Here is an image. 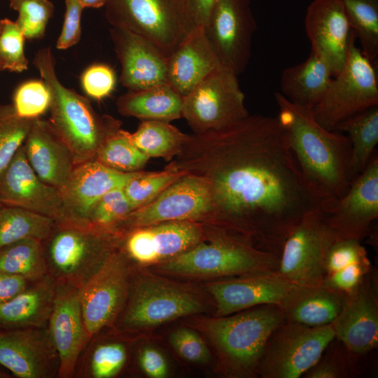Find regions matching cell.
<instances>
[{
  "label": "cell",
  "instance_id": "cell-25",
  "mask_svg": "<svg viewBox=\"0 0 378 378\" xmlns=\"http://www.w3.org/2000/svg\"><path fill=\"white\" fill-rule=\"evenodd\" d=\"M335 337L351 352L364 354L378 344V303L368 276L349 295L347 302L332 323Z\"/></svg>",
  "mask_w": 378,
  "mask_h": 378
},
{
  "label": "cell",
  "instance_id": "cell-22",
  "mask_svg": "<svg viewBox=\"0 0 378 378\" xmlns=\"http://www.w3.org/2000/svg\"><path fill=\"white\" fill-rule=\"evenodd\" d=\"M304 27L312 51L336 76L344 65L355 36L342 0H314L307 8Z\"/></svg>",
  "mask_w": 378,
  "mask_h": 378
},
{
  "label": "cell",
  "instance_id": "cell-34",
  "mask_svg": "<svg viewBox=\"0 0 378 378\" xmlns=\"http://www.w3.org/2000/svg\"><path fill=\"white\" fill-rule=\"evenodd\" d=\"M188 135L169 122L142 120L136 130L130 132L132 143L150 158H161L167 161L181 151Z\"/></svg>",
  "mask_w": 378,
  "mask_h": 378
},
{
  "label": "cell",
  "instance_id": "cell-53",
  "mask_svg": "<svg viewBox=\"0 0 378 378\" xmlns=\"http://www.w3.org/2000/svg\"><path fill=\"white\" fill-rule=\"evenodd\" d=\"M215 0H190L197 25L205 27Z\"/></svg>",
  "mask_w": 378,
  "mask_h": 378
},
{
  "label": "cell",
  "instance_id": "cell-21",
  "mask_svg": "<svg viewBox=\"0 0 378 378\" xmlns=\"http://www.w3.org/2000/svg\"><path fill=\"white\" fill-rule=\"evenodd\" d=\"M48 328L59 360L57 378L75 377L80 358L91 339L83 321L80 289L57 283Z\"/></svg>",
  "mask_w": 378,
  "mask_h": 378
},
{
  "label": "cell",
  "instance_id": "cell-3",
  "mask_svg": "<svg viewBox=\"0 0 378 378\" xmlns=\"http://www.w3.org/2000/svg\"><path fill=\"white\" fill-rule=\"evenodd\" d=\"M33 64L50 92L48 121L71 150L76 165L94 161L105 139L120 129V121L98 113L87 97L60 82L50 47L36 52Z\"/></svg>",
  "mask_w": 378,
  "mask_h": 378
},
{
  "label": "cell",
  "instance_id": "cell-10",
  "mask_svg": "<svg viewBox=\"0 0 378 378\" xmlns=\"http://www.w3.org/2000/svg\"><path fill=\"white\" fill-rule=\"evenodd\" d=\"M248 115L238 76L223 65L183 97L182 118L194 134L226 127Z\"/></svg>",
  "mask_w": 378,
  "mask_h": 378
},
{
  "label": "cell",
  "instance_id": "cell-35",
  "mask_svg": "<svg viewBox=\"0 0 378 378\" xmlns=\"http://www.w3.org/2000/svg\"><path fill=\"white\" fill-rule=\"evenodd\" d=\"M54 223L48 217L0 203V248L24 239L42 241Z\"/></svg>",
  "mask_w": 378,
  "mask_h": 378
},
{
  "label": "cell",
  "instance_id": "cell-13",
  "mask_svg": "<svg viewBox=\"0 0 378 378\" xmlns=\"http://www.w3.org/2000/svg\"><path fill=\"white\" fill-rule=\"evenodd\" d=\"M202 310L200 302L182 288L158 280L138 279L132 281L127 301L116 321L120 330L132 331Z\"/></svg>",
  "mask_w": 378,
  "mask_h": 378
},
{
  "label": "cell",
  "instance_id": "cell-12",
  "mask_svg": "<svg viewBox=\"0 0 378 378\" xmlns=\"http://www.w3.org/2000/svg\"><path fill=\"white\" fill-rule=\"evenodd\" d=\"M214 202L211 190L200 177L186 173L147 204L132 211L113 231L125 232L153 224L211 217Z\"/></svg>",
  "mask_w": 378,
  "mask_h": 378
},
{
  "label": "cell",
  "instance_id": "cell-2",
  "mask_svg": "<svg viewBox=\"0 0 378 378\" xmlns=\"http://www.w3.org/2000/svg\"><path fill=\"white\" fill-rule=\"evenodd\" d=\"M274 99L279 108L277 118L299 167L328 210L353 181L350 140L340 132L322 127L312 108L290 102L279 92H274Z\"/></svg>",
  "mask_w": 378,
  "mask_h": 378
},
{
  "label": "cell",
  "instance_id": "cell-17",
  "mask_svg": "<svg viewBox=\"0 0 378 378\" xmlns=\"http://www.w3.org/2000/svg\"><path fill=\"white\" fill-rule=\"evenodd\" d=\"M325 214L337 239L360 241L367 236L371 223L378 216V157L375 153L346 192Z\"/></svg>",
  "mask_w": 378,
  "mask_h": 378
},
{
  "label": "cell",
  "instance_id": "cell-14",
  "mask_svg": "<svg viewBox=\"0 0 378 378\" xmlns=\"http://www.w3.org/2000/svg\"><path fill=\"white\" fill-rule=\"evenodd\" d=\"M131 263L118 248L80 289L84 323L90 337L113 326L129 295Z\"/></svg>",
  "mask_w": 378,
  "mask_h": 378
},
{
  "label": "cell",
  "instance_id": "cell-39",
  "mask_svg": "<svg viewBox=\"0 0 378 378\" xmlns=\"http://www.w3.org/2000/svg\"><path fill=\"white\" fill-rule=\"evenodd\" d=\"M185 174L171 164L164 170L158 172L139 171L126 183L123 190L134 210L154 200Z\"/></svg>",
  "mask_w": 378,
  "mask_h": 378
},
{
  "label": "cell",
  "instance_id": "cell-1",
  "mask_svg": "<svg viewBox=\"0 0 378 378\" xmlns=\"http://www.w3.org/2000/svg\"><path fill=\"white\" fill-rule=\"evenodd\" d=\"M171 164L207 183L212 218L277 255L302 216L325 206L277 117L249 114L226 127L188 135Z\"/></svg>",
  "mask_w": 378,
  "mask_h": 378
},
{
  "label": "cell",
  "instance_id": "cell-41",
  "mask_svg": "<svg viewBox=\"0 0 378 378\" xmlns=\"http://www.w3.org/2000/svg\"><path fill=\"white\" fill-rule=\"evenodd\" d=\"M132 210L123 188H115L104 194L90 207L86 221L92 227L113 231Z\"/></svg>",
  "mask_w": 378,
  "mask_h": 378
},
{
  "label": "cell",
  "instance_id": "cell-44",
  "mask_svg": "<svg viewBox=\"0 0 378 378\" xmlns=\"http://www.w3.org/2000/svg\"><path fill=\"white\" fill-rule=\"evenodd\" d=\"M50 95L43 80H29L15 91L12 104L17 114L22 118H41L49 110Z\"/></svg>",
  "mask_w": 378,
  "mask_h": 378
},
{
  "label": "cell",
  "instance_id": "cell-37",
  "mask_svg": "<svg viewBox=\"0 0 378 378\" xmlns=\"http://www.w3.org/2000/svg\"><path fill=\"white\" fill-rule=\"evenodd\" d=\"M149 159L132 143L130 132L120 128L105 139L94 160L113 170L132 173L141 171Z\"/></svg>",
  "mask_w": 378,
  "mask_h": 378
},
{
  "label": "cell",
  "instance_id": "cell-49",
  "mask_svg": "<svg viewBox=\"0 0 378 378\" xmlns=\"http://www.w3.org/2000/svg\"><path fill=\"white\" fill-rule=\"evenodd\" d=\"M369 269V260L349 265L327 275L324 284L335 290L351 293L358 287Z\"/></svg>",
  "mask_w": 378,
  "mask_h": 378
},
{
  "label": "cell",
  "instance_id": "cell-46",
  "mask_svg": "<svg viewBox=\"0 0 378 378\" xmlns=\"http://www.w3.org/2000/svg\"><path fill=\"white\" fill-rule=\"evenodd\" d=\"M170 343L177 354L186 360L206 363L210 354L203 340L194 331L178 328L172 333Z\"/></svg>",
  "mask_w": 378,
  "mask_h": 378
},
{
  "label": "cell",
  "instance_id": "cell-19",
  "mask_svg": "<svg viewBox=\"0 0 378 378\" xmlns=\"http://www.w3.org/2000/svg\"><path fill=\"white\" fill-rule=\"evenodd\" d=\"M202 230L194 221H170L121 233L119 248L130 262L148 265L165 261L200 241Z\"/></svg>",
  "mask_w": 378,
  "mask_h": 378
},
{
  "label": "cell",
  "instance_id": "cell-36",
  "mask_svg": "<svg viewBox=\"0 0 378 378\" xmlns=\"http://www.w3.org/2000/svg\"><path fill=\"white\" fill-rule=\"evenodd\" d=\"M0 272L31 281L46 276L47 270L41 241L24 239L0 248Z\"/></svg>",
  "mask_w": 378,
  "mask_h": 378
},
{
  "label": "cell",
  "instance_id": "cell-9",
  "mask_svg": "<svg viewBox=\"0 0 378 378\" xmlns=\"http://www.w3.org/2000/svg\"><path fill=\"white\" fill-rule=\"evenodd\" d=\"M336 239L323 209L307 213L285 238L277 272L288 281L300 286L324 284L326 254Z\"/></svg>",
  "mask_w": 378,
  "mask_h": 378
},
{
  "label": "cell",
  "instance_id": "cell-15",
  "mask_svg": "<svg viewBox=\"0 0 378 378\" xmlns=\"http://www.w3.org/2000/svg\"><path fill=\"white\" fill-rule=\"evenodd\" d=\"M204 28L222 65L237 76L243 73L257 29L251 0H215Z\"/></svg>",
  "mask_w": 378,
  "mask_h": 378
},
{
  "label": "cell",
  "instance_id": "cell-4",
  "mask_svg": "<svg viewBox=\"0 0 378 378\" xmlns=\"http://www.w3.org/2000/svg\"><path fill=\"white\" fill-rule=\"evenodd\" d=\"M121 233L69 220L55 222L41 241L47 274L81 289L118 248Z\"/></svg>",
  "mask_w": 378,
  "mask_h": 378
},
{
  "label": "cell",
  "instance_id": "cell-54",
  "mask_svg": "<svg viewBox=\"0 0 378 378\" xmlns=\"http://www.w3.org/2000/svg\"><path fill=\"white\" fill-rule=\"evenodd\" d=\"M85 8H99L104 6L106 0H78Z\"/></svg>",
  "mask_w": 378,
  "mask_h": 378
},
{
  "label": "cell",
  "instance_id": "cell-51",
  "mask_svg": "<svg viewBox=\"0 0 378 378\" xmlns=\"http://www.w3.org/2000/svg\"><path fill=\"white\" fill-rule=\"evenodd\" d=\"M32 281L23 276L0 272V305L13 298Z\"/></svg>",
  "mask_w": 378,
  "mask_h": 378
},
{
  "label": "cell",
  "instance_id": "cell-30",
  "mask_svg": "<svg viewBox=\"0 0 378 378\" xmlns=\"http://www.w3.org/2000/svg\"><path fill=\"white\" fill-rule=\"evenodd\" d=\"M349 295L326 284L301 286L282 308L285 318L309 327L331 324L345 306Z\"/></svg>",
  "mask_w": 378,
  "mask_h": 378
},
{
  "label": "cell",
  "instance_id": "cell-6",
  "mask_svg": "<svg viewBox=\"0 0 378 378\" xmlns=\"http://www.w3.org/2000/svg\"><path fill=\"white\" fill-rule=\"evenodd\" d=\"M162 269L178 274L225 276L277 271L279 255L234 237L221 234L209 242L163 261Z\"/></svg>",
  "mask_w": 378,
  "mask_h": 378
},
{
  "label": "cell",
  "instance_id": "cell-45",
  "mask_svg": "<svg viewBox=\"0 0 378 378\" xmlns=\"http://www.w3.org/2000/svg\"><path fill=\"white\" fill-rule=\"evenodd\" d=\"M368 260L366 251L360 241L354 239H336L326 254V274L327 276L356 262Z\"/></svg>",
  "mask_w": 378,
  "mask_h": 378
},
{
  "label": "cell",
  "instance_id": "cell-31",
  "mask_svg": "<svg viewBox=\"0 0 378 378\" xmlns=\"http://www.w3.org/2000/svg\"><path fill=\"white\" fill-rule=\"evenodd\" d=\"M183 96L168 83L128 90L116 102L119 113L142 120L170 122L182 118Z\"/></svg>",
  "mask_w": 378,
  "mask_h": 378
},
{
  "label": "cell",
  "instance_id": "cell-24",
  "mask_svg": "<svg viewBox=\"0 0 378 378\" xmlns=\"http://www.w3.org/2000/svg\"><path fill=\"white\" fill-rule=\"evenodd\" d=\"M139 172H118L95 160L76 165L59 189L66 220L88 224L90 207L108 191L123 188Z\"/></svg>",
  "mask_w": 378,
  "mask_h": 378
},
{
  "label": "cell",
  "instance_id": "cell-27",
  "mask_svg": "<svg viewBox=\"0 0 378 378\" xmlns=\"http://www.w3.org/2000/svg\"><path fill=\"white\" fill-rule=\"evenodd\" d=\"M220 66L204 27L196 25L167 56V83L183 97Z\"/></svg>",
  "mask_w": 378,
  "mask_h": 378
},
{
  "label": "cell",
  "instance_id": "cell-38",
  "mask_svg": "<svg viewBox=\"0 0 378 378\" xmlns=\"http://www.w3.org/2000/svg\"><path fill=\"white\" fill-rule=\"evenodd\" d=\"M342 1L362 52L375 64L378 57V0Z\"/></svg>",
  "mask_w": 378,
  "mask_h": 378
},
{
  "label": "cell",
  "instance_id": "cell-23",
  "mask_svg": "<svg viewBox=\"0 0 378 378\" xmlns=\"http://www.w3.org/2000/svg\"><path fill=\"white\" fill-rule=\"evenodd\" d=\"M109 32L121 66V85L138 90L167 83V57L155 45L123 27H111Z\"/></svg>",
  "mask_w": 378,
  "mask_h": 378
},
{
  "label": "cell",
  "instance_id": "cell-33",
  "mask_svg": "<svg viewBox=\"0 0 378 378\" xmlns=\"http://www.w3.org/2000/svg\"><path fill=\"white\" fill-rule=\"evenodd\" d=\"M126 346L118 340L91 337L78 361L75 377L112 378L119 374L127 360Z\"/></svg>",
  "mask_w": 378,
  "mask_h": 378
},
{
  "label": "cell",
  "instance_id": "cell-8",
  "mask_svg": "<svg viewBox=\"0 0 378 378\" xmlns=\"http://www.w3.org/2000/svg\"><path fill=\"white\" fill-rule=\"evenodd\" d=\"M351 40L342 70L331 80L313 110L317 122L335 131L348 118L378 105V77L374 64Z\"/></svg>",
  "mask_w": 378,
  "mask_h": 378
},
{
  "label": "cell",
  "instance_id": "cell-55",
  "mask_svg": "<svg viewBox=\"0 0 378 378\" xmlns=\"http://www.w3.org/2000/svg\"><path fill=\"white\" fill-rule=\"evenodd\" d=\"M0 30H1V19H0Z\"/></svg>",
  "mask_w": 378,
  "mask_h": 378
},
{
  "label": "cell",
  "instance_id": "cell-32",
  "mask_svg": "<svg viewBox=\"0 0 378 378\" xmlns=\"http://www.w3.org/2000/svg\"><path fill=\"white\" fill-rule=\"evenodd\" d=\"M335 131L346 132L350 140V174L354 180L375 153L378 143V105L348 118Z\"/></svg>",
  "mask_w": 378,
  "mask_h": 378
},
{
  "label": "cell",
  "instance_id": "cell-40",
  "mask_svg": "<svg viewBox=\"0 0 378 378\" xmlns=\"http://www.w3.org/2000/svg\"><path fill=\"white\" fill-rule=\"evenodd\" d=\"M34 120L18 115L12 104L0 105V174L23 145Z\"/></svg>",
  "mask_w": 378,
  "mask_h": 378
},
{
  "label": "cell",
  "instance_id": "cell-50",
  "mask_svg": "<svg viewBox=\"0 0 378 378\" xmlns=\"http://www.w3.org/2000/svg\"><path fill=\"white\" fill-rule=\"evenodd\" d=\"M138 363L141 370L151 378H164L168 374L167 363L157 349L146 346L138 354Z\"/></svg>",
  "mask_w": 378,
  "mask_h": 378
},
{
  "label": "cell",
  "instance_id": "cell-26",
  "mask_svg": "<svg viewBox=\"0 0 378 378\" xmlns=\"http://www.w3.org/2000/svg\"><path fill=\"white\" fill-rule=\"evenodd\" d=\"M23 148L37 176L58 189L63 186L76 166L71 150L48 120H34Z\"/></svg>",
  "mask_w": 378,
  "mask_h": 378
},
{
  "label": "cell",
  "instance_id": "cell-16",
  "mask_svg": "<svg viewBox=\"0 0 378 378\" xmlns=\"http://www.w3.org/2000/svg\"><path fill=\"white\" fill-rule=\"evenodd\" d=\"M300 287L284 279L277 271L244 275L207 285L215 300L218 316L265 304L284 308Z\"/></svg>",
  "mask_w": 378,
  "mask_h": 378
},
{
  "label": "cell",
  "instance_id": "cell-29",
  "mask_svg": "<svg viewBox=\"0 0 378 378\" xmlns=\"http://www.w3.org/2000/svg\"><path fill=\"white\" fill-rule=\"evenodd\" d=\"M332 78L326 62L311 51L304 62L284 70L279 92L290 102L313 109L323 98Z\"/></svg>",
  "mask_w": 378,
  "mask_h": 378
},
{
  "label": "cell",
  "instance_id": "cell-56",
  "mask_svg": "<svg viewBox=\"0 0 378 378\" xmlns=\"http://www.w3.org/2000/svg\"><path fill=\"white\" fill-rule=\"evenodd\" d=\"M1 71V69H0V71Z\"/></svg>",
  "mask_w": 378,
  "mask_h": 378
},
{
  "label": "cell",
  "instance_id": "cell-47",
  "mask_svg": "<svg viewBox=\"0 0 378 378\" xmlns=\"http://www.w3.org/2000/svg\"><path fill=\"white\" fill-rule=\"evenodd\" d=\"M116 79L113 70L106 64H94L82 74L81 84L90 97L100 100L114 90Z\"/></svg>",
  "mask_w": 378,
  "mask_h": 378
},
{
  "label": "cell",
  "instance_id": "cell-7",
  "mask_svg": "<svg viewBox=\"0 0 378 378\" xmlns=\"http://www.w3.org/2000/svg\"><path fill=\"white\" fill-rule=\"evenodd\" d=\"M209 320L206 332L227 364L239 372L259 366L272 332L286 321L281 307L260 305Z\"/></svg>",
  "mask_w": 378,
  "mask_h": 378
},
{
  "label": "cell",
  "instance_id": "cell-48",
  "mask_svg": "<svg viewBox=\"0 0 378 378\" xmlns=\"http://www.w3.org/2000/svg\"><path fill=\"white\" fill-rule=\"evenodd\" d=\"M84 7L78 0H65V13L56 47L65 50L77 44L81 37V16Z\"/></svg>",
  "mask_w": 378,
  "mask_h": 378
},
{
  "label": "cell",
  "instance_id": "cell-43",
  "mask_svg": "<svg viewBox=\"0 0 378 378\" xmlns=\"http://www.w3.org/2000/svg\"><path fill=\"white\" fill-rule=\"evenodd\" d=\"M24 35L16 21L1 19L0 69L22 72L28 69L24 52Z\"/></svg>",
  "mask_w": 378,
  "mask_h": 378
},
{
  "label": "cell",
  "instance_id": "cell-11",
  "mask_svg": "<svg viewBox=\"0 0 378 378\" xmlns=\"http://www.w3.org/2000/svg\"><path fill=\"white\" fill-rule=\"evenodd\" d=\"M332 323L309 327L285 321L270 335L260 364L266 378H298L318 363L335 339Z\"/></svg>",
  "mask_w": 378,
  "mask_h": 378
},
{
  "label": "cell",
  "instance_id": "cell-5",
  "mask_svg": "<svg viewBox=\"0 0 378 378\" xmlns=\"http://www.w3.org/2000/svg\"><path fill=\"white\" fill-rule=\"evenodd\" d=\"M111 27L145 37L169 56L197 25L190 0H106Z\"/></svg>",
  "mask_w": 378,
  "mask_h": 378
},
{
  "label": "cell",
  "instance_id": "cell-20",
  "mask_svg": "<svg viewBox=\"0 0 378 378\" xmlns=\"http://www.w3.org/2000/svg\"><path fill=\"white\" fill-rule=\"evenodd\" d=\"M0 203L66 220L60 192L43 181L27 159L23 145L0 174Z\"/></svg>",
  "mask_w": 378,
  "mask_h": 378
},
{
  "label": "cell",
  "instance_id": "cell-18",
  "mask_svg": "<svg viewBox=\"0 0 378 378\" xmlns=\"http://www.w3.org/2000/svg\"><path fill=\"white\" fill-rule=\"evenodd\" d=\"M0 365L18 378H57L59 360L48 327L0 330Z\"/></svg>",
  "mask_w": 378,
  "mask_h": 378
},
{
  "label": "cell",
  "instance_id": "cell-28",
  "mask_svg": "<svg viewBox=\"0 0 378 378\" xmlns=\"http://www.w3.org/2000/svg\"><path fill=\"white\" fill-rule=\"evenodd\" d=\"M56 288L55 281L46 274L0 305V330L48 327Z\"/></svg>",
  "mask_w": 378,
  "mask_h": 378
},
{
  "label": "cell",
  "instance_id": "cell-52",
  "mask_svg": "<svg viewBox=\"0 0 378 378\" xmlns=\"http://www.w3.org/2000/svg\"><path fill=\"white\" fill-rule=\"evenodd\" d=\"M305 374L309 378H335L341 375L340 370L332 362L316 363Z\"/></svg>",
  "mask_w": 378,
  "mask_h": 378
},
{
  "label": "cell",
  "instance_id": "cell-42",
  "mask_svg": "<svg viewBox=\"0 0 378 378\" xmlns=\"http://www.w3.org/2000/svg\"><path fill=\"white\" fill-rule=\"evenodd\" d=\"M10 7L18 12L15 20L25 38L37 39L44 36L53 15L54 5L50 0H8Z\"/></svg>",
  "mask_w": 378,
  "mask_h": 378
}]
</instances>
